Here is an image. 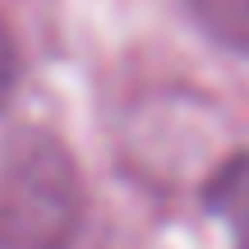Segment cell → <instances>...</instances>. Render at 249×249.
Returning <instances> with one entry per match:
<instances>
[{
    "mask_svg": "<svg viewBox=\"0 0 249 249\" xmlns=\"http://www.w3.org/2000/svg\"><path fill=\"white\" fill-rule=\"evenodd\" d=\"M203 203L231 231L235 249H249V152H235L217 166V176L203 189Z\"/></svg>",
    "mask_w": 249,
    "mask_h": 249,
    "instance_id": "cell-1",
    "label": "cell"
},
{
    "mask_svg": "<svg viewBox=\"0 0 249 249\" xmlns=\"http://www.w3.org/2000/svg\"><path fill=\"white\" fill-rule=\"evenodd\" d=\"M194 14L208 33H217L226 46L249 51V0H194Z\"/></svg>",
    "mask_w": 249,
    "mask_h": 249,
    "instance_id": "cell-2",
    "label": "cell"
},
{
    "mask_svg": "<svg viewBox=\"0 0 249 249\" xmlns=\"http://www.w3.org/2000/svg\"><path fill=\"white\" fill-rule=\"evenodd\" d=\"M14 79H18V55H14V37H9V28H5V14H0V107H5Z\"/></svg>",
    "mask_w": 249,
    "mask_h": 249,
    "instance_id": "cell-3",
    "label": "cell"
}]
</instances>
